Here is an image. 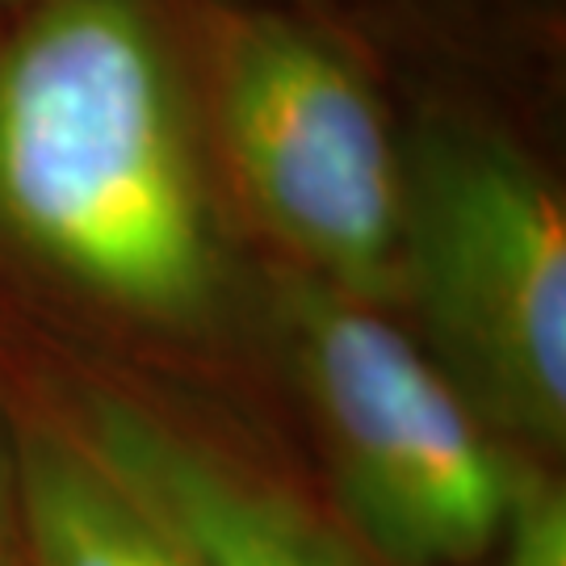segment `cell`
I'll use <instances>...</instances> for the list:
<instances>
[{"instance_id":"cell-6","label":"cell","mask_w":566,"mask_h":566,"mask_svg":"<svg viewBox=\"0 0 566 566\" xmlns=\"http://www.w3.org/2000/svg\"><path fill=\"white\" fill-rule=\"evenodd\" d=\"M25 566H202L81 437L21 428Z\"/></svg>"},{"instance_id":"cell-1","label":"cell","mask_w":566,"mask_h":566,"mask_svg":"<svg viewBox=\"0 0 566 566\" xmlns=\"http://www.w3.org/2000/svg\"><path fill=\"white\" fill-rule=\"evenodd\" d=\"M0 231L143 319L214 303L198 139L143 0H42L0 46Z\"/></svg>"},{"instance_id":"cell-4","label":"cell","mask_w":566,"mask_h":566,"mask_svg":"<svg viewBox=\"0 0 566 566\" xmlns=\"http://www.w3.org/2000/svg\"><path fill=\"white\" fill-rule=\"evenodd\" d=\"M219 126L243 202L306 277L369 306L399 298L403 143L344 51L298 21H243Z\"/></svg>"},{"instance_id":"cell-2","label":"cell","mask_w":566,"mask_h":566,"mask_svg":"<svg viewBox=\"0 0 566 566\" xmlns=\"http://www.w3.org/2000/svg\"><path fill=\"white\" fill-rule=\"evenodd\" d=\"M399 294L420 348L504 446L566 441V206L516 143L428 122L403 143Z\"/></svg>"},{"instance_id":"cell-5","label":"cell","mask_w":566,"mask_h":566,"mask_svg":"<svg viewBox=\"0 0 566 566\" xmlns=\"http://www.w3.org/2000/svg\"><path fill=\"white\" fill-rule=\"evenodd\" d=\"M76 437L202 566H378L303 500L122 395H93Z\"/></svg>"},{"instance_id":"cell-7","label":"cell","mask_w":566,"mask_h":566,"mask_svg":"<svg viewBox=\"0 0 566 566\" xmlns=\"http://www.w3.org/2000/svg\"><path fill=\"white\" fill-rule=\"evenodd\" d=\"M474 566H566V486L537 453H516L504 525Z\"/></svg>"},{"instance_id":"cell-8","label":"cell","mask_w":566,"mask_h":566,"mask_svg":"<svg viewBox=\"0 0 566 566\" xmlns=\"http://www.w3.org/2000/svg\"><path fill=\"white\" fill-rule=\"evenodd\" d=\"M0 566H25L21 546V428L0 403Z\"/></svg>"},{"instance_id":"cell-3","label":"cell","mask_w":566,"mask_h":566,"mask_svg":"<svg viewBox=\"0 0 566 566\" xmlns=\"http://www.w3.org/2000/svg\"><path fill=\"white\" fill-rule=\"evenodd\" d=\"M285 340L344 528L378 566H474L504 525L516 453L382 306L298 273Z\"/></svg>"}]
</instances>
